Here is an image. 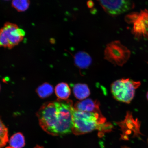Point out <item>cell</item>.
<instances>
[{"instance_id": "16", "label": "cell", "mask_w": 148, "mask_h": 148, "mask_svg": "<svg viewBox=\"0 0 148 148\" xmlns=\"http://www.w3.org/2000/svg\"><path fill=\"white\" fill-rule=\"evenodd\" d=\"M29 0H14L12 2V7L18 12H23L27 10L30 5Z\"/></svg>"}, {"instance_id": "4", "label": "cell", "mask_w": 148, "mask_h": 148, "mask_svg": "<svg viewBox=\"0 0 148 148\" xmlns=\"http://www.w3.org/2000/svg\"><path fill=\"white\" fill-rule=\"evenodd\" d=\"M131 51L119 40L107 44L104 50V59L114 66H122L130 58Z\"/></svg>"}, {"instance_id": "5", "label": "cell", "mask_w": 148, "mask_h": 148, "mask_svg": "<svg viewBox=\"0 0 148 148\" xmlns=\"http://www.w3.org/2000/svg\"><path fill=\"white\" fill-rule=\"evenodd\" d=\"M25 31L16 24L7 22L0 29V47L12 49L23 39Z\"/></svg>"}, {"instance_id": "15", "label": "cell", "mask_w": 148, "mask_h": 148, "mask_svg": "<svg viewBox=\"0 0 148 148\" xmlns=\"http://www.w3.org/2000/svg\"><path fill=\"white\" fill-rule=\"evenodd\" d=\"M8 141V130L0 118V148L5 147Z\"/></svg>"}, {"instance_id": "3", "label": "cell", "mask_w": 148, "mask_h": 148, "mask_svg": "<svg viewBox=\"0 0 148 148\" xmlns=\"http://www.w3.org/2000/svg\"><path fill=\"white\" fill-rule=\"evenodd\" d=\"M140 84V81L136 82L129 78L118 79L111 85V92L116 100L129 104L134 99L135 90Z\"/></svg>"}, {"instance_id": "6", "label": "cell", "mask_w": 148, "mask_h": 148, "mask_svg": "<svg viewBox=\"0 0 148 148\" xmlns=\"http://www.w3.org/2000/svg\"><path fill=\"white\" fill-rule=\"evenodd\" d=\"M105 12L110 16H117L134 8V3L132 1H98Z\"/></svg>"}, {"instance_id": "9", "label": "cell", "mask_w": 148, "mask_h": 148, "mask_svg": "<svg viewBox=\"0 0 148 148\" xmlns=\"http://www.w3.org/2000/svg\"><path fill=\"white\" fill-rule=\"evenodd\" d=\"M99 103L97 101L86 99L78 101L73 106L74 110L89 112H101L99 108Z\"/></svg>"}, {"instance_id": "11", "label": "cell", "mask_w": 148, "mask_h": 148, "mask_svg": "<svg viewBox=\"0 0 148 148\" xmlns=\"http://www.w3.org/2000/svg\"><path fill=\"white\" fill-rule=\"evenodd\" d=\"M73 91L77 99L83 100L90 95V92L88 86L85 84L77 83L74 85Z\"/></svg>"}, {"instance_id": "20", "label": "cell", "mask_w": 148, "mask_h": 148, "mask_svg": "<svg viewBox=\"0 0 148 148\" xmlns=\"http://www.w3.org/2000/svg\"><path fill=\"white\" fill-rule=\"evenodd\" d=\"M147 98L148 101V91L147 92Z\"/></svg>"}, {"instance_id": "22", "label": "cell", "mask_w": 148, "mask_h": 148, "mask_svg": "<svg viewBox=\"0 0 148 148\" xmlns=\"http://www.w3.org/2000/svg\"><path fill=\"white\" fill-rule=\"evenodd\" d=\"M123 148H129L127 147H123Z\"/></svg>"}, {"instance_id": "21", "label": "cell", "mask_w": 148, "mask_h": 148, "mask_svg": "<svg viewBox=\"0 0 148 148\" xmlns=\"http://www.w3.org/2000/svg\"><path fill=\"white\" fill-rule=\"evenodd\" d=\"M12 148V147H6V148Z\"/></svg>"}, {"instance_id": "7", "label": "cell", "mask_w": 148, "mask_h": 148, "mask_svg": "<svg viewBox=\"0 0 148 148\" xmlns=\"http://www.w3.org/2000/svg\"><path fill=\"white\" fill-rule=\"evenodd\" d=\"M132 33L137 40L142 37L148 40V10L147 9L140 11L136 21L133 24Z\"/></svg>"}, {"instance_id": "25", "label": "cell", "mask_w": 148, "mask_h": 148, "mask_svg": "<svg viewBox=\"0 0 148 148\" xmlns=\"http://www.w3.org/2000/svg\"></svg>"}, {"instance_id": "17", "label": "cell", "mask_w": 148, "mask_h": 148, "mask_svg": "<svg viewBox=\"0 0 148 148\" xmlns=\"http://www.w3.org/2000/svg\"><path fill=\"white\" fill-rule=\"evenodd\" d=\"M139 15V13L138 12H131L125 16V21L128 24H134L138 19Z\"/></svg>"}, {"instance_id": "24", "label": "cell", "mask_w": 148, "mask_h": 148, "mask_svg": "<svg viewBox=\"0 0 148 148\" xmlns=\"http://www.w3.org/2000/svg\"></svg>"}, {"instance_id": "19", "label": "cell", "mask_w": 148, "mask_h": 148, "mask_svg": "<svg viewBox=\"0 0 148 148\" xmlns=\"http://www.w3.org/2000/svg\"><path fill=\"white\" fill-rule=\"evenodd\" d=\"M35 148H42V147H40L39 146H36Z\"/></svg>"}, {"instance_id": "12", "label": "cell", "mask_w": 148, "mask_h": 148, "mask_svg": "<svg viewBox=\"0 0 148 148\" xmlns=\"http://www.w3.org/2000/svg\"><path fill=\"white\" fill-rule=\"evenodd\" d=\"M55 92L58 99L66 100L69 97L71 90L67 83L62 82L59 83L56 86Z\"/></svg>"}, {"instance_id": "23", "label": "cell", "mask_w": 148, "mask_h": 148, "mask_svg": "<svg viewBox=\"0 0 148 148\" xmlns=\"http://www.w3.org/2000/svg\"><path fill=\"white\" fill-rule=\"evenodd\" d=\"M1 85H0V90H1Z\"/></svg>"}, {"instance_id": "14", "label": "cell", "mask_w": 148, "mask_h": 148, "mask_svg": "<svg viewBox=\"0 0 148 148\" xmlns=\"http://www.w3.org/2000/svg\"><path fill=\"white\" fill-rule=\"evenodd\" d=\"M36 92L39 97L41 99H45L53 93V88L49 83H45L39 86L36 89Z\"/></svg>"}, {"instance_id": "1", "label": "cell", "mask_w": 148, "mask_h": 148, "mask_svg": "<svg viewBox=\"0 0 148 148\" xmlns=\"http://www.w3.org/2000/svg\"><path fill=\"white\" fill-rule=\"evenodd\" d=\"M73 110L71 100L58 99L44 103L36 115L45 132L53 136H63L72 132Z\"/></svg>"}, {"instance_id": "8", "label": "cell", "mask_w": 148, "mask_h": 148, "mask_svg": "<svg viewBox=\"0 0 148 148\" xmlns=\"http://www.w3.org/2000/svg\"><path fill=\"white\" fill-rule=\"evenodd\" d=\"M117 124L121 127L123 132L127 130H130L133 131L134 134L133 137H137L140 138V135H143L140 130L141 125L140 122L139 121L138 118L134 120L133 118L132 112L130 111L127 112L125 119L123 121L118 122Z\"/></svg>"}, {"instance_id": "2", "label": "cell", "mask_w": 148, "mask_h": 148, "mask_svg": "<svg viewBox=\"0 0 148 148\" xmlns=\"http://www.w3.org/2000/svg\"><path fill=\"white\" fill-rule=\"evenodd\" d=\"M73 126L72 132L77 136L87 134L97 130L101 134L112 131L113 125L106 123L101 113L89 112L74 110L73 112Z\"/></svg>"}, {"instance_id": "18", "label": "cell", "mask_w": 148, "mask_h": 148, "mask_svg": "<svg viewBox=\"0 0 148 148\" xmlns=\"http://www.w3.org/2000/svg\"><path fill=\"white\" fill-rule=\"evenodd\" d=\"M87 5L88 7L91 8L93 6L94 3L92 1H89L88 2Z\"/></svg>"}, {"instance_id": "10", "label": "cell", "mask_w": 148, "mask_h": 148, "mask_svg": "<svg viewBox=\"0 0 148 148\" xmlns=\"http://www.w3.org/2000/svg\"><path fill=\"white\" fill-rule=\"evenodd\" d=\"M74 61L77 67L81 69H85L91 64L92 59L87 53L82 51L76 53L74 57Z\"/></svg>"}, {"instance_id": "13", "label": "cell", "mask_w": 148, "mask_h": 148, "mask_svg": "<svg viewBox=\"0 0 148 148\" xmlns=\"http://www.w3.org/2000/svg\"><path fill=\"white\" fill-rule=\"evenodd\" d=\"M9 142L12 148H23L25 145V137L21 133H16L11 137Z\"/></svg>"}]
</instances>
